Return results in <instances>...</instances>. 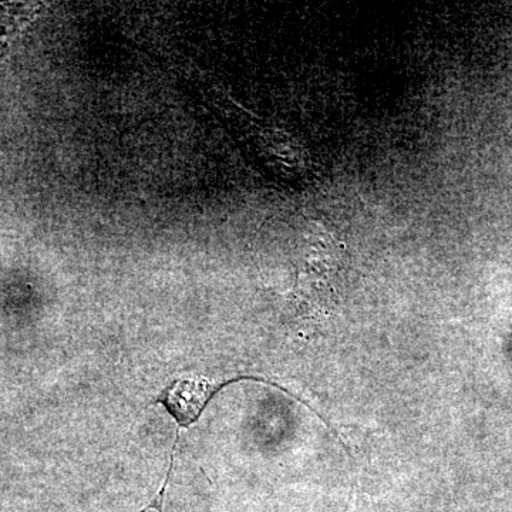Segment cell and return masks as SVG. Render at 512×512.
I'll return each instance as SVG.
<instances>
[{
	"label": "cell",
	"instance_id": "obj_1",
	"mask_svg": "<svg viewBox=\"0 0 512 512\" xmlns=\"http://www.w3.org/2000/svg\"><path fill=\"white\" fill-rule=\"evenodd\" d=\"M245 379L264 382V380L252 376L237 377V379L221 383L220 386H215V384L204 379L175 380L164 390L156 402L163 404L167 412L174 417L178 424V430L187 429L200 419L202 412H204L205 407H207L215 393L220 392L222 387L229 383Z\"/></svg>",
	"mask_w": 512,
	"mask_h": 512
}]
</instances>
